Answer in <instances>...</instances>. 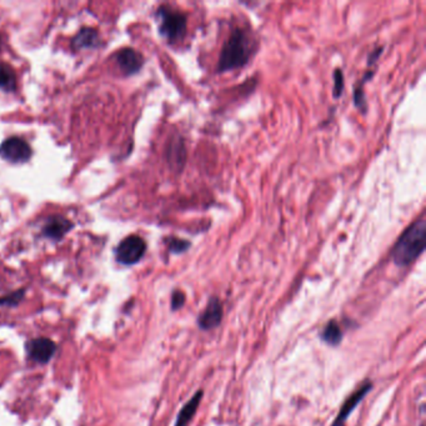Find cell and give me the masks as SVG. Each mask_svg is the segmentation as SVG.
Wrapping results in <instances>:
<instances>
[{
    "instance_id": "cell-1",
    "label": "cell",
    "mask_w": 426,
    "mask_h": 426,
    "mask_svg": "<svg viewBox=\"0 0 426 426\" xmlns=\"http://www.w3.org/2000/svg\"><path fill=\"white\" fill-rule=\"evenodd\" d=\"M255 53V42L249 33L242 28H237L228 38L220 53L218 72H229L240 69L249 63L250 58Z\"/></svg>"
},
{
    "instance_id": "cell-2",
    "label": "cell",
    "mask_w": 426,
    "mask_h": 426,
    "mask_svg": "<svg viewBox=\"0 0 426 426\" xmlns=\"http://www.w3.org/2000/svg\"><path fill=\"white\" fill-rule=\"evenodd\" d=\"M425 234L426 221L423 216L402 232L391 253L397 267H409L424 253Z\"/></svg>"
},
{
    "instance_id": "cell-3",
    "label": "cell",
    "mask_w": 426,
    "mask_h": 426,
    "mask_svg": "<svg viewBox=\"0 0 426 426\" xmlns=\"http://www.w3.org/2000/svg\"><path fill=\"white\" fill-rule=\"evenodd\" d=\"M159 19V31L163 37L171 42H178L187 33V15L183 12L169 6H160L157 13Z\"/></svg>"
},
{
    "instance_id": "cell-4",
    "label": "cell",
    "mask_w": 426,
    "mask_h": 426,
    "mask_svg": "<svg viewBox=\"0 0 426 426\" xmlns=\"http://www.w3.org/2000/svg\"><path fill=\"white\" fill-rule=\"evenodd\" d=\"M146 251L144 239L138 235L125 237L116 250V262L122 265H134L141 260Z\"/></svg>"
},
{
    "instance_id": "cell-5",
    "label": "cell",
    "mask_w": 426,
    "mask_h": 426,
    "mask_svg": "<svg viewBox=\"0 0 426 426\" xmlns=\"http://www.w3.org/2000/svg\"><path fill=\"white\" fill-rule=\"evenodd\" d=\"M0 157L14 164L25 163L31 157V149L29 144L18 136L8 138L0 145Z\"/></svg>"
},
{
    "instance_id": "cell-6",
    "label": "cell",
    "mask_w": 426,
    "mask_h": 426,
    "mask_svg": "<svg viewBox=\"0 0 426 426\" xmlns=\"http://www.w3.org/2000/svg\"><path fill=\"white\" fill-rule=\"evenodd\" d=\"M26 355L36 364H48L53 359L58 347L49 338H36L26 342Z\"/></svg>"
},
{
    "instance_id": "cell-7",
    "label": "cell",
    "mask_w": 426,
    "mask_h": 426,
    "mask_svg": "<svg viewBox=\"0 0 426 426\" xmlns=\"http://www.w3.org/2000/svg\"><path fill=\"white\" fill-rule=\"evenodd\" d=\"M223 304L219 298L213 297L209 300L207 308L203 310L198 317V325L201 330H213L219 326L223 320Z\"/></svg>"
},
{
    "instance_id": "cell-8",
    "label": "cell",
    "mask_w": 426,
    "mask_h": 426,
    "mask_svg": "<svg viewBox=\"0 0 426 426\" xmlns=\"http://www.w3.org/2000/svg\"><path fill=\"white\" fill-rule=\"evenodd\" d=\"M372 389V381L366 380L365 383L363 384L359 389L356 390L355 393H353L352 395L349 396L347 402H344V405H342V408H341L340 413L338 415V418H336L334 423H333V426H344L345 421L349 419V416L353 413L354 409L359 405L360 402L368 395V393Z\"/></svg>"
},
{
    "instance_id": "cell-9",
    "label": "cell",
    "mask_w": 426,
    "mask_h": 426,
    "mask_svg": "<svg viewBox=\"0 0 426 426\" xmlns=\"http://www.w3.org/2000/svg\"><path fill=\"white\" fill-rule=\"evenodd\" d=\"M116 63L123 73L125 75H133L141 70L144 59L143 55L135 49L124 48L119 50V53L116 54Z\"/></svg>"
},
{
    "instance_id": "cell-10",
    "label": "cell",
    "mask_w": 426,
    "mask_h": 426,
    "mask_svg": "<svg viewBox=\"0 0 426 426\" xmlns=\"http://www.w3.org/2000/svg\"><path fill=\"white\" fill-rule=\"evenodd\" d=\"M73 224L63 216H53L48 220L43 229L44 237H49L52 240H61L70 229Z\"/></svg>"
},
{
    "instance_id": "cell-11",
    "label": "cell",
    "mask_w": 426,
    "mask_h": 426,
    "mask_svg": "<svg viewBox=\"0 0 426 426\" xmlns=\"http://www.w3.org/2000/svg\"><path fill=\"white\" fill-rule=\"evenodd\" d=\"M187 159V152H185V144L182 138H175L171 141L168 146V160L171 166L178 171L183 169Z\"/></svg>"
},
{
    "instance_id": "cell-12",
    "label": "cell",
    "mask_w": 426,
    "mask_h": 426,
    "mask_svg": "<svg viewBox=\"0 0 426 426\" xmlns=\"http://www.w3.org/2000/svg\"><path fill=\"white\" fill-rule=\"evenodd\" d=\"M201 399H203V391L200 390V391L195 393L194 396L180 410V413L178 415L177 421H175V426L189 425L190 421L193 420L195 413L200 405Z\"/></svg>"
},
{
    "instance_id": "cell-13",
    "label": "cell",
    "mask_w": 426,
    "mask_h": 426,
    "mask_svg": "<svg viewBox=\"0 0 426 426\" xmlns=\"http://www.w3.org/2000/svg\"><path fill=\"white\" fill-rule=\"evenodd\" d=\"M99 44L97 31L92 28H83L73 39L74 49L93 48Z\"/></svg>"
},
{
    "instance_id": "cell-14",
    "label": "cell",
    "mask_w": 426,
    "mask_h": 426,
    "mask_svg": "<svg viewBox=\"0 0 426 426\" xmlns=\"http://www.w3.org/2000/svg\"><path fill=\"white\" fill-rule=\"evenodd\" d=\"M320 338L324 342H326L330 347H338L342 341L344 334H342V330L339 326V324L334 320H331L324 326V329L320 333Z\"/></svg>"
},
{
    "instance_id": "cell-15",
    "label": "cell",
    "mask_w": 426,
    "mask_h": 426,
    "mask_svg": "<svg viewBox=\"0 0 426 426\" xmlns=\"http://www.w3.org/2000/svg\"><path fill=\"white\" fill-rule=\"evenodd\" d=\"M17 86V77L12 68L0 63V89L4 92H14Z\"/></svg>"
},
{
    "instance_id": "cell-16",
    "label": "cell",
    "mask_w": 426,
    "mask_h": 426,
    "mask_svg": "<svg viewBox=\"0 0 426 426\" xmlns=\"http://www.w3.org/2000/svg\"><path fill=\"white\" fill-rule=\"evenodd\" d=\"M25 289H19L17 292H10L6 297L0 298V306H17L23 300Z\"/></svg>"
},
{
    "instance_id": "cell-17",
    "label": "cell",
    "mask_w": 426,
    "mask_h": 426,
    "mask_svg": "<svg viewBox=\"0 0 426 426\" xmlns=\"http://www.w3.org/2000/svg\"><path fill=\"white\" fill-rule=\"evenodd\" d=\"M168 246H169V250H171V253L180 254V253H184V251L189 249L190 243L187 242V240H183V239L171 237V239L168 240Z\"/></svg>"
},
{
    "instance_id": "cell-18",
    "label": "cell",
    "mask_w": 426,
    "mask_h": 426,
    "mask_svg": "<svg viewBox=\"0 0 426 426\" xmlns=\"http://www.w3.org/2000/svg\"><path fill=\"white\" fill-rule=\"evenodd\" d=\"M344 89V74L341 72V69H335L334 72V97H340L341 93Z\"/></svg>"
},
{
    "instance_id": "cell-19",
    "label": "cell",
    "mask_w": 426,
    "mask_h": 426,
    "mask_svg": "<svg viewBox=\"0 0 426 426\" xmlns=\"http://www.w3.org/2000/svg\"><path fill=\"white\" fill-rule=\"evenodd\" d=\"M185 300H187V297H185V294L183 292L177 290V292H173V297H171V310L175 311L182 309L184 304H185Z\"/></svg>"
}]
</instances>
